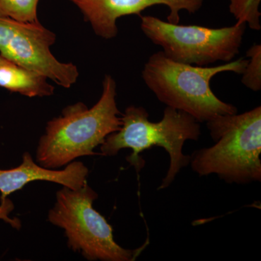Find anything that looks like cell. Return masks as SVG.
<instances>
[{"label": "cell", "mask_w": 261, "mask_h": 261, "mask_svg": "<svg viewBox=\"0 0 261 261\" xmlns=\"http://www.w3.org/2000/svg\"><path fill=\"white\" fill-rule=\"evenodd\" d=\"M247 62L242 58L218 66H197L173 61L160 51L149 57L142 76L160 102L206 123L219 115L238 113L236 106L216 97L211 81L223 72L243 74Z\"/></svg>", "instance_id": "cell-2"}, {"label": "cell", "mask_w": 261, "mask_h": 261, "mask_svg": "<svg viewBox=\"0 0 261 261\" xmlns=\"http://www.w3.org/2000/svg\"><path fill=\"white\" fill-rule=\"evenodd\" d=\"M214 145L190 156L200 176L216 174L228 184L261 180V107L242 114L219 115L206 122Z\"/></svg>", "instance_id": "cell-3"}, {"label": "cell", "mask_w": 261, "mask_h": 261, "mask_svg": "<svg viewBox=\"0 0 261 261\" xmlns=\"http://www.w3.org/2000/svg\"><path fill=\"white\" fill-rule=\"evenodd\" d=\"M97 197L87 182L77 190L63 187L57 192L56 202L49 211L48 221L63 228L68 247L88 260H135L149 245V240L135 250L118 245L112 226L93 207Z\"/></svg>", "instance_id": "cell-5"}, {"label": "cell", "mask_w": 261, "mask_h": 261, "mask_svg": "<svg viewBox=\"0 0 261 261\" xmlns=\"http://www.w3.org/2000/svg\"><path fill=\"white\" fill-rule=\"evenodd\" d=\"M56 35L40 23L0 18V55L10 63L40 73L63 88L76 83L80 72L76 65L62 63L50 47Z\"/></svg>", "instance_id": "cell-7"}, {"label": "cell", "mask_w": 261, "mask_h": 261, "mask_svg": "<svg viewBox=\"0 0 261 261\" xmlns=\"http://www.w3.org/2000/svg\"><path fill=\"white\" fill-rule=\"evenodd\" d=\"M14 209L13 202L8 198V197L0 198V219L3 220L7 224H10L15 229H20L21 227V222L20 220L14 218L11 219L10 214Z\"/></svg>", "instance_id": "cell-14"}, {"label": "cell", "mask_w": 261, "mask_h": 261, "mask_svg": "<svg viewBox=\"0 0 261 261\" xmlns=\"http://www.w3.org/2000/svg\"><path fill=\"white\" fill-rule=\"evenodd\" d=\"M261 0H230L229 12L237 23H245L254 31H260L261 25L259 5Z\"/></svg>", "instance_id": "cell-12"}, {"label": "cell", "mask_w": 261, "mask_h": 261, "mask_svg": "<svg viewBox=\"0 0 261 261\" xmlns=\"http://www.w3.org/2000/svg\"><path fill=\"white\" fill-rule=\"evenodd\" d=\"M88 174V168L80 161L70 163L64 169L58 171L42 167L34 161L32 154L25 152L23 161L18 167L0 169V198L8 197L35 181L53 182L77 190L87 183Z\"/></svg>", "instance_id": "cell-9"}, {"label": "cell", "mask_w": 261, "mask_h": 261, "mask_svg": "<svg viewBox=\"0 0 261 261\" xmlns=\"http://www.w3.org/2000/svg\"><path fill=\"white\" fill-rule=\"evenodd\" d=\"M39 0H0V18L36 23Z\"/></svg>", "instance_id": "cell-11"}, {"label": "cell", "mask_w": 261, "mask_h": 261, "mask_svg": "<svg viewBox=\"0 0 261 261\" xmlns=\"http://www.w3.org/2000/svg\"><path fill=\"white\" fill-rule=\"evenodd\" d=\"M246 24L211 29L178 25L157 17H141V29L165 56L178 63L207 66L218 61L230 62L240 53Z\"/></svg>", "instance_id": "cell-6"}, {"label": "cell", "mask_w": 261, "mask_h": 261, "mask_svg": "<svg viewBox=\"0 0 261 261\" xmlns=\"http://www.w3.org/2000/svg\"><path fill=\"white\" fill-rule=\"evenodd\" d=\"M80 10L94 34L105 39L117 37V20L126 15H140L154 5H163L170 10L169 23H179V12L194 14L202 8L204 0H68Z\"/></svg>", "instance_id": "cell-8"}, {"label": "cell", "mask_w": 261, "mask_h": 261, "mask_svg": "<svg viewBox=\"0 0 261 261\" xmlns=\"http://www.w3.org/2000/svg\"><path fill=\"white\" fill-rule=\"evenodd\" d=\"M250 58L243 73L242 83L250 90L258 92L261 89V45L255 44L247 51Z\"/></svg>", "instance_id": "cell-13"}, {"label": "cell", "mask_w": 261, "mask_h": 261, "mask_svg": "<svg viewBox=\"0 0 261 261\" xmlns=\"http://www.w3.org/2000/svg\"><path fill=\"white\" fill-rule=\"evenodd\" d=\"M13 64V63H10L8 60L5 59L3 56L0 55V67L3 66V65Z\"/></svg>", "instance_id": "cell-15"}, {"label": "cell", "mask_w": 261, "mask_h": 261, "mask_svg": "<svg viewBox=\"0 0 261 261\" xmlns=\"http://www.w3.org/2000/svg\"><path fill=\"white\" fill-rule=\"evenodd\" d=\"M44 75L14 64L0 67V87L29 97L53 95L55 87Z\"/></svg>", "instance_id": "cell-10"}, {"label": "cell", "mask_w": 261, "mask_h": 261, "mask_svg": "<svg viewBox=\"0 0 261 261\" xmlns=\"http://www.w3.org/2000/svg\"><path fill=\"white\" fill-rule=\"evenodd\" d=\"M120 129L108 136L100 145L101 154L114 156L123 149H132L133 153L127 161L137 171L142 168L139 154L153 146L167 151L170 165L159 190L172 184L181 168L190 163V156L182 152L187 140L197 141L201 136L200 122L188 113L171 107L165 108L162 120L151 122L145 108L132 106L121 115Z\"/></svg>", "instance_id": "cell-4"}, {"label": "cell", "mask_w": 261, "mask_h": 261, "mask_svg": "<svg viewBox=\"0 0 261 261\" xmlns=\"http://www.w3.org/2000/svg\"><path fill=\"white\" fill-rule=\"evenodd\" d=\"M116 97V81L106 75L102 95L94 106L89 108L83 102L75 103L48 122L37 149L38 164L56 169L82 156L97 154L94 149L121 128Z\"/></svg>", "instance_id": "cell-1"}]
</instances>
